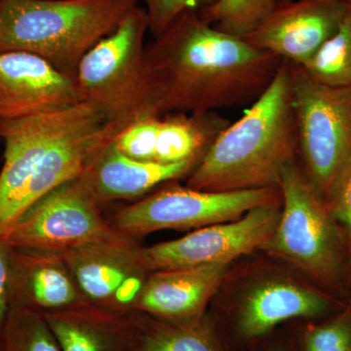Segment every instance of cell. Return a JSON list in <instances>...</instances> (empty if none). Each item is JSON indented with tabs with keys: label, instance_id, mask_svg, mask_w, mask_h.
<instances>
[{
	"label": "cell",
	"instance_id": "1",
	"mask_svg": "<svg viewBox=\"0 0 351 351\" xmlns=\"http://www.w3.org/2000/svg\"><path fill=\"white\" fill-rule=\"evenodd\" d=\"M145 61L152 108L164 115L252 105L283 60L189 10L145 45Z\"/></svg>",
	"mask_w": 351,
	"mask_h": 351
},
{
	"label": "cell",
	"instance_id": "2",
	"mask_svg": "<svg viewBox=\"0 0 351 351\" xmlns=\"http://www.w3.org/2000/svg\"><path fill=\"white\" fill-rule=\"evenodd\" d=\"M298 154L292 64L283 60L262 96L215 138L186 186L211 193L279 188Z\"/></svg>",
	"mask_w": 351,
	"mask_h": 351
},
{
	"label": "cell",
	"instance_id": "3",
	"mask_svg": "<svg viewBox=\"0 0 351 351\" xmlns=\"http://www.w3.org/2000/svg\"><path fill=\"white\" fill-rule=\"evenodd\" d=\"M258 265L235 278L230 270L216 294L221 299L211 302L230 351H248L287 323L322 319L345 306L282 263Z\"/></svg>",
	"mask_w": 351,
	"mask_h": 351
},
{
	"label": "cell",
	"instance_id": "4",
	"mask_svg": "<svg viewBox=\"0 0 351 351\" xmlns=\"http://www.w3.org/2000/svg\"><path fill=\"white\" fill-rule=\"evenodd\" d=\"M138 0H0V52L25 51L75 78L83 57Z\"/></svg>",
	"mask_w": 351,
	"mask_h": 351
},
{
	"label": "cell",
	"instance_id": "5",
	"mask_svg": "<svg viewBox=\"0 0 351 351\" xmlns=\"http://www.w3.org/2000/svg\"><path fill=\"white\" fill-rule=\"evenodd\" d=\"M280 217L260 250L299 272L328 294L350 299V247L326 201L297 161L283 171Z\"/></svg>",
	"mask_w": 351,
	"mask_h": 351
},
{
	"label": "cell",
	"instance_id": "6",
	"mask_svg": "<svg viewBox=\"0 0 351 351\" xmlns=\"http://www.w3.org/2000/svg\"><path fill=\"white\" fill-rule=\"evenodd\" d=\"M147 32V12L137 5L83 57L76 71L80 101L91 104L108 122L122 128L141 117L157 115L145 69Z\"/></svg>",
	"mask_w": 351,
	"mask_h": 351
},
{
	"label": "cell",
	"instance_id": "7",
	"mask_svg": "<svg viewBox=\"0 0 351 351\" xmlns=\"http://www.w3.org/2000/svg\"><path fill=\"white\" fill-rule=\"evenodd\" d=\"M292 71L302 169L326 199L332 182L351 158V86L320 84L295 64Z\"/></svg>",
	"mask_w": 351,
	"mask_h": 351
},
{
	"label": "cell",
	"instance_id": "8",
	"mask_svg": "<svg viewBox=\"0 0 351 351\" xmlns=\"http://www.w3.org/2000/svg\"><path fill=\"white\" fill-rule=\"evenodd\" d=\"M0 237L13 248L56 254L130 239L113 230L82 176L34 202Z\"/></svg>",
	"mask_w": 351,
	"mask_h": 351
},
{
	"label": "cell",
	"instance_id": "9",
	"mask_svg": "<svg viewBox=\"0 0 351 351\" xmlns=\"http://www.w3.org/2000/svg\"><path fill=\"white\" fill-rule=\"evenodd\" d=\"M280 199L279 188L211 193L172 181L122 208L108 221L115 232L138 240L158 230H195L234 221L254 208Z\"/></svg>",
	"mask_w": 351,
	"mask_h": 351
},
{
	"label": "cell",
	"instance_id": "10",
	"mask_svg": "<svg viewBox=\"0 0 351 351\" xmlns=\"http://www.w3.org/2000/svg\"><path fill=\"white\" fill-rule=\"evenodd\" d=\"M281 206L282 198L254 208L234 221L204 226L181 239L143 247V261L149 271L234 263L260 250L269 239Z\"/></svg>",
	"mask_w": 351,
	"mask_h": 351
},
{
	"label": "cell",
	"instance_id": "11",
	"mask_svg": "<svg viewBox=\"0 0 351 351\" xmlns=\"http://www.w3.org/2000/svg\"><path fill=\"white\" fill-rule=\"evenodd\" d=\"M138 240L87 245L60 253L91 306L128 314L152 271Z\"/></svg>",
	"mask_w": 351,
	"mask_h": 351
},
{
	"label": "cell",
	"instance_id": "12",
	"mask_svg": "<svg viewBox=\"0 0 351 351\" xmlns=\"http://www.w3.org/2000/svg\"><path fill=\"white\" fill-rule=\"evenodd\" d=\"M76 105L19 119H0V140L4 144L0 167V233L17 219L25 189L46 152L73 119Z\"/></svg>",
	"mask_w": 351,
	"mask_h": 351
},
{
	"label": "cell",
	"instance_id": "13",
	"mask_svg": "<svg viewBox=\"0 0 351 351\" xmlns=\"http://www.w3.org/2000/svg\"><path fill=\"white\" fill-rule=\"evenodd\" d=\"M345 0H289L276 8L244 40L302 66L338 29L348 12Z\"/></svg>",
	"mask_w": 351,
	"mask_h": 351
},
{
	"label": "cell",
	"instance_id": "14",
	"mask_svg": "<svg viewBox=\"0 0 351 351\" xmlns=\"http://www.w3.org/2000/svg\"><path fill=\"white\" fill-rule=\"evenodd\" d=\"M78 103L75 78L32 53L0 52V119H19Z\"/></svg>",
	"mask_w": 351,
	"mask_h": 351
},
{
	"label": "cell",
	"instance_id": "15",
	"mask_svg": "<svg viewBox=\"0 0 351 351\" xmlns=\"http://www.w3.org/2000/svg\"><path fill=\"white\" fill-rule=\"evenodd\" d=\"M234 263L152 271L133 311L177 323L204 317Z\"/></svg>",
	"mask_w": 351,
	"mask_h": 351
},
{
	"label": "cell",
	"instance_id": "16",
	"mask_svg": "<svg viewBox=\"0 0 351 351\" xmlns=\"http://www.w3.org/2000/svg\"><path fill=\"white\" fill-rule=\"evenodd\" d=\"M10 295L11 306L43 315L89 304L59 254L13 247Z\"/></svg>",
	"mask_w": 351,
	"mask_h": 351
},
{
	"label": "cell",
	"instance_id": "17",
	"mask_svg": "<svg viewBox=\"0 0 351 351\" xmlns=\"http://www.w3.org/2000/svg\"><path fill=\"white\" fill-rule=\"evenodd\" d=\"M113 140L82 176L101 205L143 197L166 182L188 178L200 162L159 164L136 160L122 154Z\"/></svg>",
	"mask_w": 351,
	"mask_h": 351
},
{
	"label": "cell",
	"instance_id": "18",
	"mask_svg": "<svg viewBox=\"0 0 351 351\" xmlns=\"http://www.w3.org/2000/svg\"><path fill=\"white\" fill-rule=\"evenodd\" d=\"M129 313H114L87 304L43 316L62 351H129Z\"/></svg>",
	"mask_w": 351,
	"mask_h": 351
},
{
	"label": "cell",
	"instance_id": "19",
	"mask_svg": "<svg viewBox=\"0 0 351 351\" xmlns=\"http://www.w3.org/2000/svg\"><path fill=\"white\" fill-rule=\"evenodd\" d=\"M129 319V351H230L209 311L195 322H171L137 311Z\"/></svg>",
	"mask_w": 351,
	"mask_h": 351
},
{
	"label": "cell",
	"instance_id": "20",
	"mask_svg": "<svg viewBox=\"0 0 351 351\" xmlns=\"http://www.w3.org/2000/svg\"><path fill=\"white\" fill-rule=\"evenodd\" d=\"M230 124L217 112L169 113L157 124L152 162L201 161L219 133Z\"/></svg>",
	"mask_w": 351,
	"mask_h": 351
},
{
	"label": "cell",
	"instance_id": "21",
	"mask_svg": "<svg viewBox=\"0 0 351 351\" xmlns=\"http://www.w3.org/2000/svg\"><path fill=\"white\" fill-rule=\"evenodd\" d=\"M284 328L297 351H351V300L322 319L292 321Z\"/></svg>",
	"mask_w": 351,
	"mask_h": 351
},
{
	"label": "cell",
	"instance_id": "22",
	"mask_svg": "<svg viewBox=\"0 0 351 351\" xmlns=\"http://www.w3.org/2000/svg\"><path fill=\"white\" fill-rule=\"evenodd\" d=\"M300 68L320 84L351 86V8H348L331 38Z\"/></svg>",
	"mask_w": 351,
	"mask_h": 351
},
{
	"label": "cell",
	"instance_id": "23",
	"mask_svg": "<svg viewBox=\"0 0 351 351\" xmlns=\"http://www.w3.org/2000/svg\"><path fill=\"white\" fill-rule=\"evenodd\" d=\"M0 351H62L43 314L11 306L1 336Z\"/></svg>",
	"mask_w": 351,
	"mask_h": 351
},
{
	"label": "cell",
	"instance_id": "24",
	"mask_svg": "<svg viewBox=\"0 0 351 351\" xmlns=\"http://www.w3.org/2000/svg\"><path fill=\"white\" fill-rule=\"evenodd\" d=\"M276 4L277 0H219L198 13L219 31L243 38L262 24Z\"/></svg>",
	"mask_w": 351,
	"mask_h": 351
},
{
	"label": "cell",
	"instance_id": "25",
	"mask_svg": "<svg viewBox=\"0 0 351 351\" xmlns=\"http://www.w3.org/2000/svg\"><path fill=\"white\" fill-rule=\"evenodd\" d=\"M138 3L144 4L147 20L149 32L152 38H156L162 34L168 27L182 13L189 10H200L204 7L213 5L219 0H138Z\"/></svg>",
	"mask_w": 351,
	"mask_h": 351
},
{
	"label": "cell",
	"instance_id": "26",
	"mask_svg": "<svg viewBox=\"0 0 351 351\" xmlns=\"http://www.w3.org/2000/svg\"><path fill=\"white\" fill-rule=\"evenodd\" d=\"M325 201L332 218L345 232L351 252V158L332 182Z\"/></svg>",
	"mask_w": 351,
	"mask_h": 351
},
{
	"label": "cell",
	"instance_id": "27",
	"mask_svg": "<svg viewBox=\"0 0 351 351\" xmlns=\"http://www.w3.org/2000/svg\"><path fill=\"white\" fill-rule=\"evenodd\" d=\"M11 246L0 237V336L11 308Z\"/></svg>",
	"mask_w": 351,
	"mask_h": 351
},
{
	"label": "cell",
	"instance_id": "28",
	"mask_svg": "<svg viewBox=\"0 0 351 351\" xmlns=\"http://www.w3.org/2000/svg\"><path fill=\"white\" fill-rule=\"evenodd\" d=\"M248 351H297L284 326L254 343Z\"/></svg>",
	"mask_w": 351,
	"mask_h": 351
},
{
	"label": "cell",
	"instance_id": "29",
	"mask_svg": "<svg viewBox=\"0 0 351 351\" xmlns=\"http://www.w3.org/2000/svg\"><path fill=\"white\" fill-rule=\"evenodd\" d=\"M348 300H351V252L350 258V299Z\"/></svg>",
	"mask_w": 351,
	"mask_h": 351
},
{
	"label": "cell",
	"instance_id": "30",
	"mask_svg": "<svg viewBox=\"0 0 351 351\" xmlns=\"http://www.w3.org/2000/svg\"><path fill=\"white\" fill-rule=\"evenodd\" d=\"M345 1L348 3V7L351 8V0H345Z\"/></svg>",
	"mask_w": 351,
	"mask_h": 351
},
{
	"label": "cell",
	"instance_id": "31",
	"mask_svg": "<svg viewBox=\"0 0 351 351\" xmlns=\"http://www.w3.org/2000/svg\"><path fill=\"white\" fill-rule=\"evenodd\" d=\"M289 1V0H277V2Z\"/></svg>",
	"mask_w": 351,
	"mask_h": 351
}]
</instances>
